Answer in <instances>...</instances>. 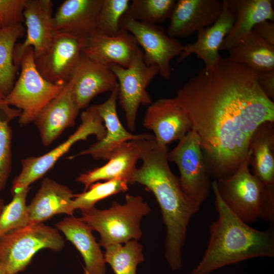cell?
<instances>
[{
	"mask_svg": "<svg viewBox=\"0 0 274 274\" xmlns=\"http://www.w3.org/2000/svg\"><path fill=\"white\" fill-rule=\"evenodd\" d=\"M218 219L210 227V239L200 262L190 274H210L223 267L257 257H274L273 230H259L236 217L212 182Z\"/></svg>",
	"mask_w": 274,
	"mask_h": 274,
	"instance_id": "obj_3",
	"label": "cell"
},
{
	"mask_svg": "<svg viewBox=\"0 0 274 274\" xmlns=\"http://www.w3.org/2000/svg\"><path fill=\"white\" fill-rule=\"evenodd\" d=\"M0 274H8L5 269L0 265Z\"/></svg>",
	"mask_w": 274,
	"mask_h": 274,
	"instance_id": "obj_39",
	"label": "cell"
},
{
	"mask_svg": "<svg viewBox=\"0 0 274 274\" xmlns=\"http://www.w3.org/2000/svg\"><path fill=\"white\" fill-rule=\"evenodd\" d=\"M79 111L70 80L33 121L39 130L43 145L49 146L66 128L74 126Z\"/></svg>",
	"mask_w": 274,
	"mask_h": 274,
	"instance_id": "obj_18",
	"label": "cell"
},
{
	"mask_svg": "<svg viewBox=\"0 0 274 274\" xmlns=\"http://www.w3.org/2000/svg\"><path fill=\"white\" fill-rule=\"evenodd\" d=\"M175 98L200 139L208 173L215 180L233 174L247 158L257 128L274 122V102L256 73L228 56L200 70Z\"/></svg>",
	"mask_w": 274,
	"mask_h": 274,
	"instance_id": "obj_1",
	"label": "cell"
},
{
	"mask_svg": "<svg viewBox=\"0 0 274 274\" xmlns=\"http://www.w3.org/2000/svg\"><path fill=\"white\" fill-rule=\"evenodd\" d=\"M30 186L12 194L11 202L5 205L0 215V237L16 229L30 224L26 205Z\"/></svg>",
	"mask_w": 274,
	"mask_h": 274,
	"instance_id": "obj_32",
	"label": "cell"
},
{
	"mask_svg": "<svg viewBox=\"0 0 274 274\" xmlns=\"http://www.w3.org/2000/svg\"><path fill=\"white\" fill-rule=\"evenodd\" d=\"M70 80L74 97L80 110L87 107L94 97L111 91L118 85L111 67L82 53Z\"/></svg>",
	"mask_w": 274,
	"mask_h": 274,
	"instance_id": "obj_19",
	"label": "cell"
},
{
	"mask_svg": "<svg viewBox=\"0 0 274 274\" xmlns=\"http://www.w3.org/2000/svg\"><path fill=\"white\" fill-rule=\"evenodd\" d=\"M111 68L118 81V98L125 113L127 127L133 131L140 106L152 102L147 88L159 74L158 68L155 65H146L142 50L129 67L113 65Z\"/></svg>",
	"mask_w": 274,
	"mask_h": 274,
	"instance_id": "obj_11",
	"label": "cell"
},
{
	"mask_svg": "<svg viewBox=\"0 0 274 274\" xmlns=\"http://www.w3.org/2000/svg\"><path fill=\"white\" fill-rule=\"evenodd\" d=\"M249 154L231 176L216 180L219 195L230 210L250 224L261 219L274 224V190L266 187L251 172Z\"/></svg>",
	"mask_w": 274,
	"mask_h": 274,
	"instance_id": "obj_4",
	"label": "cell"
},
{
	"mask_svg": "<svg viewBox=\"0 0 274 274\" xmlns=\"http://www.w3.org/2000/svg\"><path fill=\"white\" fill-rule=\"evenodd\" d=\"M142 165L137 168L133 183L143 185L155 197L166 227L165 257L173 271L182 266V249L191 217L200 209L183 191L179 178L172 172L167 159V146L158 145L154 139L134 141Z\"/></svg>",
	"mask_w": 274,
	"mask_h": 274,
	"instance_id": "obj_2",
	"label": "cell"
},
{
	"mask_svg": "<svg viewBox=\"0 0 274 274\" xmlns=\"http://www.w3.org/2000/svg\"><path fill=\"white\" fill-rule=\"evenodd\" d=\"M21 111L0 107V192L5 187L12 167V131L9 122L19 117Z\"/></svg>",
	"mask_w": 274,
	"mask_h": 274,
	"instance_id": "obj_31",
	"label": "cell"
},
{
	"mask_svg": "<svg viewBox=\"0 0 274 274\" xmlns=\"http://www.w3.org/2000/svg\"><path fill=\"white\" fill-rule=\"evenodd\" d=\"M259 86L266 95L274 99V71L256 74Z\"/></svg>",
	"mask_w": 274,
	"mask_h": 274,
	"instance_id": "obj_36",
	"label": "cell"
},
{
	"mask_svg": "<svg viewBox=\"0 0 274 274\" xmlns=\"http://www.w3.org/2000/svg\"><path fill=\"white\" fill-rule=\"evenodd\" d=\"M2 28V26H1V24L0 23V29Z\"/></svg>",
	"mask_w": 274,
	"mask_h": 274,
	"instance_id": "obj_41",
	"label": "cell"
},
{
	"mask_svg": "<svg viewBox=\"0 0 274 274\" xmlns=\"http://www.w3.org/2000/svg\"><path fill=\"white\" fill-rule=\"evenodd\" d=\"M228 51L231 60L246 65L256 74L274 71V46L253 30Z\"/></svg>",
	"mask_w": 274,
	"mask_h": 274,
	"instance_id": "obj_27",
	"label": "cell"
},
{
	"mask_svg": "<svg viewBox=\"0 0 274 274\" xmlns=\"http://www.w3.org/2000/svg\"><path fill=\"white\" fill-rule=\"evenodd\" d=\"M53 7L51 0H25L23 15L26 37L15 48L14 61L17 67L27 48H32L37 58L50 47L55 33Z\"/></svg>",
	"mask_w": 274,
	"mask_h": 274,
	"instance_id": "obj_13",
	"label": "cell"
},
{
	"mask_svg": "<svg viewBox=\"0 0 274 274\" xmlns=\"http://www.w3.org/2000/svg\"><path fill=\"white\" fill-rule=\"evenodd\" d=\"M235 15V20L225 38L220 50H228L258 23L273 21L274 11L271 0H225Z\"/></svg>",
	"mask_w": 274,
	"mask_h": 274,
	"instance_id": "obj_25",
	"label": "cell"
},
{
	"mask_svg": "<svg viewBox=\"0 0 274 274\" xmlns=\"http://www.w3.org/2000/svg\"><path fill=\"white\" fill-rule=\"evenodd\" d=\"M139 159V150L134 141L125 142L112 153L106 164L81 174L76 181L84 185V191L100 180L120 179L133 185Z\"/></svg>",
	"mask_w": 274,
	"mask_h": 274,
	"instance_id": "obj_23",
	"label": "cell"
},
{
	"mask_svg": "<svg viewBox=\"0 0 274 274\" xmlns=\"http://www.w3.org/2000/svg\"><path fill=\"white\" fill-rule=\"evenodd\" d=\"M4 98V96L0 91V103Z\"/></svg>",
	"mask_w": 274,
	"mask_h": 274,
	"instance_id": "obj_40",
	"label": "cell"
},
{
	"mask_svg": "<svg viewBox=\"0 0 274 274\" xmlns=\"http://www.w3.org/2000/svg\"><path fill=\"white\" fill-rule=\"evenodd\" d=\"M105 249L106 262L115 274H136L138 265L144 261L143 246L137 240L112 245Z\"/></svg>",
	"mask_w": 274,
	"mask_h": 274,
	"instance_id": "obj_29",
	"label": "cell"
},
{
	"mask_svg": "<svg viewBox=\"0 0 274 274\" xmlns=\"http://www.w3.org/2000/svg\"><path fill=\"white\" fill-rule=\"evenodd\" d=\"M221 13L216 22L197 32L196 41L184 46L177 60V64L192 54L201 59L206 67H212L218 62L220 56V48L229 32L235 20V15L223 0Z\"/></svg>",
	"mask_w": 274,
	"mask_h": 274,
	"instance_id": "obj_20",
	"label": "cell"
},
{
	"mask_svg": "<svg viewBox=\"0 0 274 274\" xmlns=\"http://www.w3.org/2000/svg\"><path fill=\"white\" fill-rule=\"evenodd\" d=\"M103 0H65L54 14L55 31L87 38L96 29Z\"/></svg>",
	"mask_w": 274,
	"mask_h": 274,
	"instance_id": "obj_21",
	"label": "cell"
},
{
	"mask_svg": "<svg viewBox=\"0 0 274 274\" xmlns=\"http://www.w3.org/2000/svg\"><path fill=\"white\" fill-rule=\"evenodd\" d=\"M267 43L274 46V23L264 21L257 24L252 29Z\"/></svg>",
	"mask_w": 274,
	"mask_h": 274,
	"instance_id": "obj_37",
	"label": "cell"
},
{
	"mask_svg": "<svg viewBox=\"0 0 274 274\" xmlns=\"http://www.w3.org/2000/svg\"><path fill=\"white\" fill-rule=\"evenodd\" d=\"M223 6L219 0H178L166 33L174 38L188 37L214 23Z\"/></svg>",
	"mask_w": 274,
	"mask_h": 274,
	"instance_id": "obj_16",
	"label": "cell"
},
{
	"mask_svg": "<svg viewBox=\"0 0 274 274\" xmlns=\"http://www.w3.org/2000/svg\"><path fill=\"white\" fill-rule=\"evenodd\" d=\"M143 125L154 132L155 141L163 146L180 141L192 129L189 117L175 97L160 98L149 105Z\"/></svg>",
	"mask_w": 274,
	"mask_h": 274,
	"instance_id": "obj_14",
	"label": "cell"
},
{
	"mask_svg": "<svg viewBox=\"0 0 274 274\" xmlns=\"http://www.w3.org/2000/svg\"><path fill=\"white\" fill-rule=\"evenodd\" d=\"M130 3L129 0H103L98 16L96 31L109 36L121 30L120 21Z\"/></svg>",
	"mask_w": 274,
	"mask_h": 274,
	"instance_id": "obj_34",
	"label": "cell"
},
{
	"mask_svg": "<svg viewBox=\"0 0 274 274\" xmlns=\"http://www.w3.org/2000/svg\"><path fill=\"white\" fill-rule=\"evenodd\" d=\"M120 26L131 34L143 48L146 65H156L160 75L170 80V61L179 56L183 49L184 46L179 41L169 37L161 26L138 21L124 15L121 19Z\"/></svg>",
	"mask_w": 274,
	"mask_h": 274,
	"instance_id": "obj_10",
	"label": "cell"
},
{
	"mask_svg": "<svg viewBox=\"0 0 274 274\" xmlns=\"http://www.w3.org/2000/svg\"><path fill=\"white\" fill-rule=\"evenodd\" d=\"M55 226L82 256L85 263L83 274H106L104 254L93 231L85 223L73 216L64 218Z\"/></svg>",
	"mask_w": 274,
	"mask_h": 274,
	"instance_id": "obj_22",
	"label": "cell"
},
{
	"mask_svg": "<svg viewBox=\"0 0 274 274\" xmlns=\"http://www.w3.org/2000/svg\"><path fill=\"white\" fill-rule=\"evenodd\" d=\"M118 85L111 91L109 98L104 102L96 105L95 108L105 123L104 138L91 145L88 149L73 155L71 158L89 155L95 159L108 160L112 153L123 143L132 141L150 139V134H134L128 131L121 123L117 111L116 104Z\"/></svg>",
	"mask_w": 274,
	"mask_h": 274,
	"instance_id": "obj_17",
	"label": "cell"
},
{
	"mask_svg": "<svg viewBox=\"0 0 274 274\" xmlns=\"http://www.w3.org/2000/svg\"><path fill=\"white\" fill-rule=\"evenodd\" d=\"M74 195L68 187L45 178L38 191L27 205L30 224L43 223L58 214L73 216Z\"/></svg>",
	"mask_w": 274,
	"mask_h": 274,
	"instance_id": "obj_24",
	"label": "cell"
},
{
	"mask_svg": "<svg viewBox=\"0 0 274 274\" xmlns=\"http://www.w3.org/2000/svg\"><path fill=\"white\" fill-rule=\"evenodd\" d=\"M128 184L120 179H112L91 184L88 189L75 194L73 207L75 210H87L95 207L98 201L112 195L126 191Z\"/></svg>",
	"mask_w": 274,
	"mask_h": 274,
	"instance_id": "obj_33",
	"label": "cell"
},
{
	"mask_svg": "<svg viewBox=\"0 0 274 274\" xmlns=\"http://www.w3.org/2000/svg\"><path fill=\"white\" fill-rule=\"evenodd\" d=\"M141 51L134 37L121 28L113 36L95 30L86 38L82 53L110 67L118 65L127 68Z\"/></svg>",
	"mask_w": 274,
	"mask_h": 274,
	"instance_id": "obj_15",
	"label": "cell"
},
{
	"mask_svg": "<svg viewBox=\"0 0 274 274\" xmlns=\"http://www.w3.org/2000/svg\"><path fill=\"white\" fill-rule=\"evenodd\" d=\"M25 0H0L2 27L21 24L23 21Z\"/></svg>",
	"mask_w": 274,
	"mask_h": 274,
	"instance_id": "obj_35",
	"label": "cell"
},
{
	"mask_svg": "<svg viewBox=\"0 0 274 274\" xmlns=\"http://www.w3.org/2000/svg\"><path fill=\"white\" fill-rule=\"evenodd\" d=\"M5 206L4 200L0 197V215L3 211V209Z\"/></svg>",
	"mask_w": 274,
	"mask_h": 274,
	"instance_id": "obj_38",
	"label": "cell"
},
{
	"mask_svg": "<svg viewBox=\"0 0 274 274\" xmlns=\"http://www.w3.org/2000/svg\"><path fill=\"white\" fill-rule=\"evenodd\" d=\"M248 154L252 174L274 190V122H265L257 128L250 139Z\"/></svg>",
	"mask_w": 274,
	"mask_h": 274,
	"instance_id": "obj_26",
	"label": "cell"
},
{
	"mask_svg": "<svg viewBox=\"0 0 274 274\" xmlns=\"http://www.w3.org/2000/svg\"><path fill=\"white\" fill-rule=\"evenodd\" d=\"M86 39L55 31L49 49L43 55L35 58L41 75L53 84L67 83L79 62Z\"/></svg>",
	"mask_w": 274,
	"mask_h": 274,
	"instance_id": "obj_12",
	"label": "cell"
},
{
	"mask_svg": "<svg viewBox=\"0 0 274 274\" xmlns=\"http://www.w3.org/2000/svg\"><path fill=\"white\" fill-rule=\"evenodd\" d=\"M168 161L177 165L181 187L191 199L201 204L210 195L212 188L200 139L193 130L179 141L167 154Z\"/></svg>",
	"mask_w": 274,
	"mask_h": 274,
	"instance_id": "obj_9",
	"label": "cell"
},
{
	"mask_svg": "<svg viewBox=\"0 0 274 274\" xmlns=\"http://www.w3.org/2000/svg\"><path fill=\"white\" fill-rule=\"evenodd\" d=\"M175 0H132L124 15L133 20L157 24L169 18Z\"/></svg>",
	"mask_w": 274,
	"mask_h": 274,
	"instance_id": "obj_30",
	"label": "cell"
},
{
	"mask_svg": "<svg viewBox=\"0 0 274 274\" xmlns=\"http://www.w3.org/2000/svg\"><path fill=\"white\" fill-rule=\"evenodd\" d=\"M81 118V124L63 143L42 156L29 157L22 160L21 171L13 181L12 194L29 187L33 182L43 177L77 142L87 140L91 134L96 136L97 141L104 138L105 127L95 105L83 112Z\"/></svg>",
	"mask_w": 274,
	"mask_h": 274,
	"instance_id": "obj_8",
	"label": "cell"
},
{
	"mask_svg": "<svg viewBox=\"0 0 274 274\" xmlns=\"http://www.w3.org/2000/svg\"><path fill=\"white\" fill-rule=\"evenodd\" d=\"M19 66L21 68L19 78L1 102L20 110L19 122L24 125L33 122L43 109L59 94L66 83L53 84L41 75L37 68L31 47L24 51Z\"/></svg>",
	"mask_w": 274,
	"mask_h": 274,
	"instance_id": "obj_6",
	"label": "cell"
},
{
	"mask_svg": "<svg viewBox=\"0 0 274 274\" xmlns=\"http://www.w3.org/2000/svg\"><path fill=\"white\" fill-rule=\"evenodd\" d=\"M24 33L21 24L0 29V91L6 96L12 89L18 67L14 61L17 40Z\"/></svg>",
	"mask_w": 274,
	"mask_h": 274,
	"instance_id": "obj_28",
	"label": "cell"
},
{
	"mask_svg": "<svg viewBox=\"0 0 274 274\" xmlns=\"http://www.w3.org/2000/svg\"><path fill=\"white\" fill-rule=\"evenodd\" d=\"M64 239L59 230L44 223L29 224L0 237V265L8 274L26 269L38 251H61Z\"/></svg>",
	"mask_w": 274,
	"mask_h": 274,
	"instance_id": "obj_7",
	"label": "cell"
},
{
	"mask_svg": "<svg viewBox=\"0 0 274 274\" xmlns=\"http://www.w3.org/2000/svg\"><path fill=\"white\" fill-rule=\"evenodd\" d=\"M151 211L140 195L127 194L125 202H112L107 209L95 207L81 211L80 219L100 236L98 244L105 248L114 244H124L140 239L143 235L141 221Z\"/></svg>",
	"mask_w": 274,
	"mask_h": 274,
	"instance_id": "obj_5",
	"label": "cell"
}]
</instances>
